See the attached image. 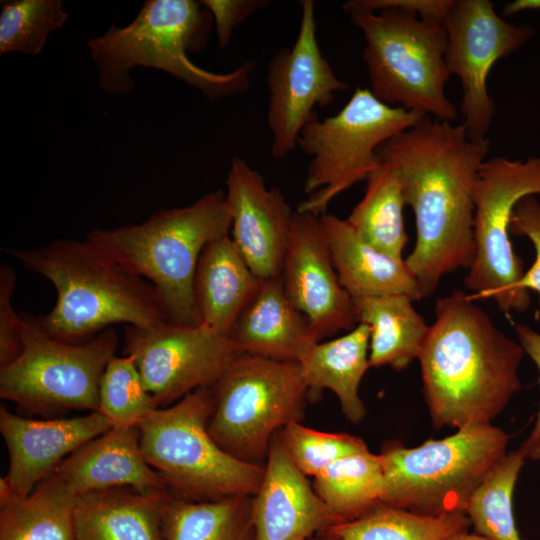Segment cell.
I'll return each instance as SVG.
<instances>
[{
    "label": "cell",
    "instance_id": "obj_1",
    "mask_svg": "<svg viewBox=\"0 0 540 540\" xmlns=\"http://www.w3.org/2000/svg\"><path fill=\"white\" fill-rule=\"evenodd\" d=\"M489 149L488 138L469 139L463 124L429 117L377 149L381 162L397 169L414 214L416 243L404 261L423 297L444 275L472 264V187Z\"/></svg>",
    "mask_w": 540,
    "mask_h": 540
},
{
    "label": "cell",
    "instance_id": "obj_2",
    "mask_svg": "<svg viewBox=\"0 0 540 540\" xmlns=\"http://www.w3.org/2000/svg\"><path fill=\"white\" fill-rule=\"evenodd\" d=\"M523 355L470 294L455 290L436 300L418 357L433 427L491 423L521 389Z\"/></svg>",
    "mask_w": 540,
    "mask_h": 540
},
{
    "label": "cell",
    "instance_id": "obj_3",
    "mask_svg": "<svg viewBox=\"0 0 540 540\" xmlns=\"http://www.w3.org/2000/svg\"><path fill=\"white\" fill-rule=\"evenodd\" d=\"M4 251L56 288L53 308L33 317L54 338L82 342L114 324L150 328L169 321L149 281L115 264L86 240L56 239L35 249Z\"/></svg>",
    "mask_w": 540,
    "mask_h": 540
},
{
    "label": "cell",
    "instance_id": "obj_4",
    "mask_svg": "<svg viewBox=\"0 0 540 540\" xmlns=\"http://www.w3.org/2000/svg\"><path fill=\"white\" fill-rule=\"evenodd\" d=\"M201 7L193 0H147L128 25H111L101 36L88 39L99 87L108 95H127L136 85L130 71L142 66L164 71L211 100L246 92L253 61L216 73L189 58L206 46L213 22Z\"/></svg>",
    "mask_w": 540,
    "mask_h": 540
},
{
    "label": "cell",
    "instance_id": "obj_5",
    "mask_svg": "<svg viewBox=\"0 0 540 540\" xmlns=\"http://www.w3.org/2000/svg\"><path fill=\"white\" fill-rule=\"evenodd\" d=\"M225 192L190 205L163 209L139 224L93 229L85 240L115 264L148 280L170 322L200 324L194 299L199 257L211 241L229 235Z\"/></svg>",
    "mask_w": 540,
    "mask_h": 540
},
{
    "label": "cell",
    "instance_id": "obj_6",
    "mask_svg": "<svg viewBox=\"0 0 540 540\" xmlns=\"http://www.w3.org/2000/svg\"><path fill=\"white\" fill-rule=\"evenodd\" d=\"M508 442V434L491 423L467 425L414 448L387 441L379 453L385 483L381 503L427 516L464 512L507 454Z\"/></svg>",
    "mask_w": 540,
    "mask_h": 540
},
{
    "label": "cell",
    "instance_id": "obj_7",
    "mask_svg": "<svg viewBox=\"0 0 540 540\" xmlns=\"http://www.w3.org/2000/svg\"><path fill=\"white\" fill-rule=\"evenodd\" d=\"M212 387L200 388L174 404L157 409L139 426L140 446L147 463L168 490L191 501L253 496L264 464L241 461L211 437Z\"/></svg>",
    "mask_w": 540,
    "mask_h": 540
},
{
    "label": "cell",
    "instance_id": "obj_8",
    "mask_svg": "<svg viewBox=\"0 0 540 540\" xmlns=\"http://www.w3.org/2000/svg\"><path fill=\"white\" fill-rule=\"evenodd\" d=\"M362 32L371 93L381 102L451 122L458 111L445 93L450 74L443 24L397 9L352 12Z\"/></svg>",
    "mask_w": 540,
    "mask_h": 540
},
{
    "label": "cell",
    "instance_id": "obj_9",
    "mask_svg": "<svg viewBox=\"0 0 540 540\" xmlns=\"http://www.w3.org/2000/svg\"><path fill=\"white\" fill-rule=\"evenodd\" d=\"M427 116L378 100L369 88L357 87L335 115L308 123L297 146L310 157L304 193L297 211L320 216L354 184L366 180L382 162L377 149Z\"/></svg>",
    "mask_w": 540,
    "mask_h": 540
},
{
    "label": "cell",
    "instance_id": "obj_10",
    "mask_svg": "<svg viewBox=\"0 0 540 540\" xmlns=\"http://www.w3.org/2000/svg\"><path fill=\"white\" fill-rule=\"evenodd\" d=\"M208 431L233 457L264 464L273 436L301 422L309 400L298 362L239 354L212 386Z\"/></svg>",
    "mask_w": 540,
    "mask_h": 540
},
{
    "label": "cell",
    "instance_id": "obj_11",
    "mask_svg": "<svg viewBox=\"0 0 540 540\" xmlns=\"http://www.w3.org/2000/svg\"><path fill=\"white\" fill-rule=\"evenodd\" d=\"M22 318V350L0 367V397L32 413L98 411L101 377L118 345L114 328L67 342L47 334L32 316Z\"/></svg>",
    "mask_w": 540,
    "mask_h": 540
},
{
    "label": "cell",
    "instance_id": "obj_12",
    "mask_svg": "<svg viewBox=\"0 0 540 540\" xmlns=\"http://www.w3.org/2000/svg\"><path fill=\"white\" fill-rule=\"evenodd\" d=\"M538 194L540 157L485 160L472 187L475 255L464 284L472 299L491 298L507 315L530 306L529 291L518 287L525 269L510 240L511 217L522 198Z\"/></svg>",
    "mask_w": 540,
    "mask_h": 540
},
{
    "label": "cell",
    "instance_id": "obj_13",
    "mask_svg": "<svg viewBox=\"0 0 540 540\" xmlns=\"http://www.w3.org/2000/svg\"><path fill=\"white\" fill-rule=\"evenodd\" d=\"M123 349L158 409L212 387L241 354L229 336L204 324L169 321L150 328L125 326Z\"/></svg>",
    "mask_w": 540,
    "mask_h": 540
},
{
    "label": "cell",
    "instance_id": "obj_14",
    "mask_svg": "<svg viewBox=\"0 0 540 540\" xmlns=\"http://www.w3.org/2000/svg\"><path fill=\"white\" fill-rule=\"evenodd\" d=\"M443 25L447 36L445 64L462 87V124L469 139H487L496 113L487 88L489 72L535 31L531 26L505 21L489 0H454Z\"/></svg>",
    "mask_w": 540,
    "mask_h": 540
},
{
    "label": "cell",
    "instance_id": "obj_15",
    "mask_svg": "<svg viewBox=\"0 0 540 540\" xmlns=\"http://www.w3.org/2000/svg\"><path fill=\"white\" fill-rule=\"evenodd\" d=\"M300 3V25L294 44L276 52L267 67V124L275 159H283L295 149L302 129L318 119L315 108L328 106L338 91L348 89L320 49L314 1Z\"/></svg>",
    "mask_w": 540,
    "mask_h": 540
},
{
    "label": "cell",
    "instance_id": "obj_16",
    "mask_svg": "<svg viewBox=\"0 0 540 540\" xmlns=\"http://www.w3.org/2000/svg\"><path fill=\"white\" fill-rule=\"evenodd\" d=\"M280 276L288 298L320 341L358 324L352 297L339 282L319 216L294 211Z\"/></svg>",
    "mask_w": 540,
    "mask_h": 540
},
{
    "label": "cell",
    "instance_id": "obj_17",
    "mask_svg": "<svg viewBox=\"0 0 540 540\" xmlns=\"http://www.w3.org/2000/svg\"><path fill=\"white\" fill-rule=\"evenodd\" d=\"M226 189L234 243L257 278L279 277L294 214L291 206L238 156L231 161Z\"/></svg>",
    "mask_w": 540,
    "mask_h": 540
},
{
    "label": "cell",
    "instance_id": "obj_18",
    "mask_svg": "<svg viewBox=\"0 0 540 540\" xmlns=\"http://www.w3.org/2000/svg\"><path fill=\"white\" fill-rule=\"evenodd\" d=\"M110 428L98 411L69 418L32 419L1 405L0 433L9 458L4 477L16 497L24 498L70 454Z\"/></svg>",
    "mask_w": 540,
    "mask_h": 540
},
{
    "label": "cell",
    "instance_id": "obj_19",
    "mask_svg": "<svg viewBox=\"0 0 540 540\" xmlns=\"http://www.w3.org/2000/svg\"><path fill=\"white\" fill-rule=\"evenodd\" d=\"M278 432L270 443L260 487L252 496L256 540H307L339 522L293 464Z\"/></svg>",
    "mask_w": 540,
    "mask_h": 540
},
{
    "label": "cell",
    "instance_id": "obj_20",
    "mask_svg": "<svg viewBox=\"0 0 540 540\" xmlns=\"http://www.w3.org/2000/svg\"><path fill=\"white\" fill-rule=\"evenodd\" d=\"M228 336L241 353L292 362H299L312 345L320 342L288 298L281 276L260 280Z\"/></svg>",
    "mask_w": 540,
    "mask_h": 540
},
{
    "label": "cell",
    "instance_id": "obj_21",
    "mask_svg": "<svg viewBox=\"0 0 540 540\" xmlns=\"http://www.w3.org/2000/svg\"><path fill=\"white\" fill-rule=\"evenodd\" d=\"M77 495L119 488L168 489L147 463L138 427H112L70 454L53 472Z\"/></svg>",
    "mask_w": 540,
    "mask_h": 540
},
{
    "label": "cell",
    "instance_id": "obj_22",
    "mask_svg": "<svg viewBox=\"0 0 540 540\" xmlns=\"http://www.w3.org/2000/svg\"><path fill=\"white\" fill-rule=\"evenodd\" d=\"M168 489L119 487L77 496L74 540H163Z\"/></svg>",
    "mask_w": 540,
    "mask_h": 540
},
{
    "label": "cell",
    "instance_id": "obj_23",
    "mask_svg": "<svg viewBox=\"0 0 540 540\" xmlns=\"http://www.w3.org/2000/svg\"><path fill=\"white\" fill-rule=\"evenodd\" d=\"M319 223L341 286L351 297L406 295L423 298L405 261L379 251L337 216L324 213Z\"/></svg>",
    "mask_w": 540,
    "mask_h": 540
},
{
    "label": "cell",
    "instance_id": "obj_24",
    "mask_svg": "<svg viewBox=\"0 0 540 540\" xmlns=\"http://www.w3.org/2000/svg\"><path fill=\"white\" fill-rule=\"evenodd\" d=\"M259 283L229 235L211 241L199 257L194 278L199 323L228 336Z\"/></svg>",
    "mask_w": 540,
    "mask_h": 540
},
{
    "label": "cell",
    "instance_id": "obj_25",
    "mask_svg": "<svg viewBox=\"0 0 540 540\" xmlns=\"http://www.w3.org/2000/svg\"><path fill=\"white\" fill-rule=\"evenodd\" d=\"M370 327L358 323L343 336L312 345L299 360L309 399L323 389L338 398L345 417L358 424L366 415L359 396L361 380L369 364Z\"/></svg>",
    "mask_w": 540,
    "mask_h": 540
},
{
    "label": "cell",
    "instance_id": "obj_26",
    "mask_svg": "<svg viewBox=\"0 0 540 540\" xmlns=\"http://www.w3.org/2000/svg\"><path fill=\"white\" fill-rule=\"evenodd\" d=\"M358 323L370 327V367L405 369L419 357L429 327L406 295L352 297Z\"/></svg>",
    "mask_w": 540,
    "mask_h": 540
},
{
    "label": "cell",
    "instance_id": "obj_27",
    "mask_svg": "<svg viewBox=\"0 0 540 540\" xmlns=\"http://www.w3.org/2000/svg\"><path fill=\"white\" fill-rule=\"evenodd\" d=\"M75 491L52 473L0 509V540H74Z\"/></svg>",
    "mask_w": 540,
    "mask_h": 540
},
{
    "label": "cell",
    "instance_id": "obj_28",
    "mask_svg": "<svg viewBox=\"0 0 540 540\" xmlns=\"http://www.w3.org/2000/svg\"><path fill=\"white\" fill-rule=\"evenodd\" d=\"M163 540H256L252 496L191 501L170 493Z\"/></svg>",
    "mask_w": 540,
    "mask_h": 540
},
{
    "label": "cell",
    "instance_id": "obj_29",
    "mask_svg": "<svg viewBox=\"0 0 540 540\" xmlns=\"http://www.w3.org/2000/svg\"><path fill=\"white\" fill-rule=\"evenodd\" d=\"M366 191L346 219L368 244L398 259L408 240L404 227L403 188L393 166L382 163L366 179Z\"/></svg>",
    "mask_w": 540,
    "mask_h": 540
},
{
    "label": "cell",
    "instance_id": "obj_30",
    "mask_svg": "<svg viewBox=\"0 0 540 540\" xmlns=\"http://www.w3.org/2000/svg\"><path fill=\"white\" fill-rule=\"evenodd\" d=\"M384 484L380 456L369 450L333 462L312 482L339 523L356 520L381 503Z\"/></svg>",
    "mask_w": 540,
    "mask_h": 540
},
{
    "label": "cell",
    "instance_id": "obj_31",
    "mask_svg": "<svg viewBox=\"0 0 540 540\" xmlns=\"http://www.w3.org/2000/svg\"><path fill=\"white\" fill-rule=\"evenodd\" d=\"M470 527L465 512L427 516L379 503L364 516L318 534L332 540H448Z\"/></svg>",
    "mask_w": 540,
    "mask_h": 540
},
{
    "label": "cell",
    "instance_id": "obj_32",
    "mask_svg": "<svg viewBox=\"0 0 540 540\" xmlns=\"http://www.w3.org/2000/svg\"><path fill=\"white\" fill-rule=\"evenodd\" d=\"M527 459L523 445L506 454L470 497L465 513L474 533L491 540H522L513 514V491Z\"/></svg>",
    "mask_w": 540,
    "mask_h": 540
},
{
    "label": "cell",
    "instance_id": "obj_33",
    "mask_svg": "<svg viewBox=\"0 0 540 540\" xmlns=\"http://www.w3.org/2000/svg\"><path fill=\"white\" fill-rule=\"evenodd\" d=\"M0 54L42 52L48 36L61 29L69 15L61 0L1 1Z\"/></svg>",
    "mask_w": 540,
    "mask_h": 540
},
{
    "label": "cell",
    "instance_id": "obj_34",
    "mask_svg": "<svg viewBox=\"0 0 540 540\" xmlns=\"http://www.w3.org/2000/svg\"><path fill=\"white\" fill-rule=\"evenodd\" d=\"M157 409L132 357L113 356L101 377L98 412L112 427H138Z\"/></svg>",
    "mask_w": 540,
    "mask_h": 540
},
{
    "label": "cell",
    "instance_id": "obj_35",
    "mask_svg": "<svg viewBox=\"0 0 540 540\" xmlns=\"http://www.w3.org/2000/svg\"><path fill=\"white\" fill-rule=\"evenodd\" d=\"M278 433L289 458L306 476L315 477L333 462L369 450L359 437L322 432L301 422H292Z\"/></svg>",
    "mask_w": 540,
    "mask_h": 540
},
{
    "label": "cell",
    "instance_id": "obj_36",
    "mask_svg": "<svg viewBox=\"0 0 540 540\" xmlns=\"http://www.w3.org/2000/svg\"><path fill=\"white\" fill-rule=\"evenodd\" d=\"M16 286L13 267L0 265V367L12 362L22 350L23 318L13 307L12 297Z\"/></svg>",
    "mask_w": 540,
    "mask_h": 540
},
{
    "label": "cell",
    "instance_id": "obj_37",
    "mask_svg": "<svg viewBox=\"0 0 540 540\" xmlns=\"http://www.w3.org/2000/svg\"><path fill=\"white\" fill-rule=\"evenodd\" d=\"M510 236L527 237L535 249V260L525 271L518 287L536 291L540 300V202L536 195L522 198L515 206L510 225Z\"/></svg>",
    "mask_w": 540,
    "mask_h": 540
},
{
    "label": "cell",
    "instance_id": "obj_38",
    "mask_svg": "<svg viewBox=\"0 0 540 540\" xmlns=\"http://www.w3.org/2000/svg\"><path fill=\"white\" fill-rule=\"evenodd\" d=\"M212 16L220 48L228 46L234 29L256 11L266 7V0H202Z\"/></svg>",
    "mask_w": 540,
    "mask_h": 540
},
{
    "label": "cell",
    "instance_id": "obj_39",
    "mask_svg": "<svg viewBox=\"0 0 540 540\" xmlns=\"http://www.w3.org/2000/svg\"><path fill=\"white\" fill-rule=\"evenodd\" d=\"M454 0H350L342 5L347 14L352 12H375L391 7L405 10L420 18L443 24Z\"/></svg>",
    "mask_w": 540,
    "mask_h": 540
},
{
    "label": "cell",
    "instance_id": "obj_40",
    "mask_svg": "<svg viewBox=\"0 0 540 540\" xmlns=\"http://www.w3.org/2000/svg\"><path fill=\"white\" fill-rule=\"evenodd\" d=\"M514 329L524 353H526L537 366L539 371L538 382L540 385V333L522 323L514 324ZM522 445L526 449L527 458H540V404L534 428Z\"/></svg>",
    "mask_w": 540,
    "mask_h": 540
},
{
    "label": "cell",
    "instance_id": "obj_41",
    "mask_svg": "<svg viewBox=\"0 0 540 540\" xmlns=\"http://www.w3.org/2000/svg\"><path fill=\"white\" fill-rule=\"evenodd\" d=\"M527 10L540 11V0L512 1L505 5L503 14L505 16H510Z\"/></svg>",
    "mask_w": 540,
    "mask_h": 540
},
{
    "label": "cell",
    "instance_id": "obj_42",
    "mask_svg": "<svg viewBox=\"0 0 540 540\" xmlns=\"http://www.w3.org/2000/svg\"><path fill=\"white\" fill-rule=\"evenodd\" d=\"M448 540H491L477 533L470 534L469 532H463L451 537Z\"/></svg>",
    "mask_w": 540,
    "mask_h": 540
},
{
    "label": "cell",
    "instance_id": "obj_43",
    "mask_svg": "<svg viewBox=\"0 0 540 540\" xmlns=\"http://www.w3.org/2000/svg\"><path fill=\"white\" fill-rule=\"evenodd\" d=\"M307 540H332V539H330L329 537H327L325 535H322V534H316V535L308 538Z\"/></svg>",
    "mask_w": 540,
    "mask_h": 540
}]
</instances>
